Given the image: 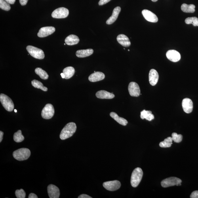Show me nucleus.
Instances as JSON below:
<instances>
[{
    "instance_id": "nucleus-1",
    "label": "nucleus",
    "mask_w": 198,
    "mask_h": 198,
    "mask_svg": "<svg viewBox=\"0 0 198 198\" xmlns=\"http://www.w3.org/2000/svg\"><path fill=\"white\" fill-rule=\"evenodd\" d=\"M77 128L76 125L73 122L67 124L61 131L60 136L61 140H65L71 137L76 131Z\"/></svg>"
},
{
    "instance_id": "nucleus-2",
    "label": "nucleus",
    "mask_w": 198,
    "mask_h": 198,
    "mask_svg": "<svg viewBox=\"0 0 198 198\" xmlns=\"http://www.w3.org/2000/svg\"><path fill=\"white\" fill-rule=\"evenodd\" d=\"M143 175L141 168L137 167L134 170L131 178V184L132 187H136L138 186L142 180Z\"/></svg>"
},
{
    "instance_id": "nucleus-3",
    "label": "nucleus",
    "mask_w": 198,
    "mask_h": 198,
    "mask_svg": "<svg viewBox=\"0 0 198 198\" xmlns=\"http://www.w3.org/2000/svg\"><path fill=\"white\" fill-rule=\"evenodd\" d=\"M13 156L18 161H23L28 159L31 155V151L28 149L22 148L14 151Z\"/></svg>"
},
{
    "instance_id": "nucleus-4",
    "label": "nucleus",
    "mask_w": 198,
    "mask_h": 198,
    "mask_svg": "<svg viewBox=\"0 0 198 198\" xmlns=\"http://www.w3.org/2000/svg\"><path fill=\"white\" fill-rule=\"evenodd\" d=\"M0 101L3 107L8 111H12L14 109V104L12 99L3 94L0 95Z\"/></svg>"
},
{
    "instance_id": "nucleus-5",
    "label": "nucleus",
    "mask_w": 198,
    "mask_h": 198,
    "mask_svg": "<svg viewBox=\"0 0 198 198\" xmlns=\"http://www.w3.org/2000/svg\"><path fill=\"white\" fill-rule=\"evenodd\" d=\"M27 50L29 54L34 58L42 60L45 58V54L42 50L32 46L27 47Z\"/></svg>"
},
{
    "instance_id": "nucleus-6",
    "label": "nucleus",
    "mask_w": 198,
    "mask_h": 198,
    "mask_svg": "<svg viewBox=\"0 0 198 198\" xmlns=\"http://www.w3.org/2000/svg\"><path fill=\"white\" fill-rule=\"evenodd\" d=\"M55 111L53 105L51 104H46L42 111V116L45 119H51L53 116Z\"/></svg>"
},
{
    "instance_id": "nucleus-7",
    "label": "nucleus",
    "mask_w": 198,
    "mask_h": 198,
    "mask_svg": "<svg viewBox=\"0 0 198 198\" xmlns=\"http://www.w3.org/2000/svg\"><path fill=\"white\" fill-rule=\"evenodd\" d=\"M182 183V180L176 177H171L165 179L161 182V186L163 187H167L175 186Z\"/></svg>"
},
{
    "instance_id": "nucleus-8",
    "label": "nucleus",
    "mask_w": 198,
    "mask_h": 198,
    "mask_svg": "<svg viewBox=\"0 0 198 198\" xmlns=\"http://www.w3.org/2000/svg\"><path fill=\"white\" fill-rule=\"evenodd\" d=\"M69 11L65 7H60L54 10L52 14V17L56 18H64L68 16Z\"/></svg>"
},
{
    "instance_id": "nucleus-9",
    "label": "nucleus",
    "mask_w": 198,
    "mask_h": 198,
    "mask_svg": "<svg viewBox=\"0 0 198 198\" xmlns=\"http://www.w3.org/2000/svg\"><path fill=\"white\" fill-rule=\"evenodd\" d=\"M103 186L107 190L114 191L119 189L121 186V183L117 180L108 181L103 183Z\"/></svg>"
},
{
    "instance_id": "nucleus-10",
    "label": "nucleus",
    "mask_w": 198,
    "mask_h": 198,
    "mask_svg": "<svg viewBox=\"0 0 198 198\" xmlns=\"http://www.w3.org/2000/svg\"><path fill=\"white\" fill-rule=\"evenodd\" d=\"M128 90L130 95L132 97H138L140 95V87L136 82H130L128 86Z\"/></svg>"
},
{
    "instance_id": "nucleus-11",
    "label": "nucleus",
    "mask_w": 198,
    "mask_h": 198,
    "mask_svg": "<svg viewBox=\"0 0 198 198\" xmlns=\"http://www.w3.org/2000/svg\"><path fill=\"white\" fill-rule=\"evenodd\" d=\"M55 31V28L52 27H42L40 29L37 33L38 37H44L52 35Z\"/></svg>"
},
{
    "instance_id": "nucleus-12",
    "label": "nucleus",
    "mask_w": 198,
    "mask_h": 198,
    "mask_svg": "<svg viewBox=\"0 0 198 198\" xmlns=\"http://www.w3.org/2000/svg\"><path fill=\"white\" fill-rule=\"evenodd\" d=\"M47 191L50 198H58L60 197V189L55 185L52 184L48 185Z\"/></svg>"
},
{
    "instance_id": "nucleus-13",
    "label": "nucleus",
    "mask_w": 198,
    "mask_h": 198,
    "mask_svg": "<svg viewBox=\"0 0 198 198\" xmlns=\"http://www.w3.org/2000/svg\"><path fill=\"white\" fill-rule=\"evenodd\" d=\"M142 13L145 19L149 22L155 23L158 21V18L156 15L149 10H143Z\"/></svg>"
},
{
    "instance_id": "nucleus-14",
    "label": "nucleus",
    "mask_w": 198,
    "mask_h": 198,
    "mask_svg": "<svg viewBox=\"0 0 198 198\" xmlns=\"http://www.w3.org/2000/svg\"><path fill=\"white\" fill-rule=\"evenodd\" d=\"M182 106L183 110L185 113H190L192 112L193 110V103L191 99L186 98L182 101Z\"/></svg>"
},
{
    "instance_id": "nucleus-15",
    "label": "nucleus",
    "mask_w": 198,
    "mask_h": 198,
    "mask_svg": "<svg viewBox=\"0 0 198 198\" xmlns=\"http://www.w3.org/2000/svg\"><path fill=\"white\" fill-rule=\"evenodd\" d=\"M166 57L168 60L173 62H177L181 59V55L175 50H168L166 53Z\"/></svg>"
},
{
    "instance_id": "nucleus-16",
    "label": "nucleus",
    "mask_w": 198,
    "mask_h": 198,
    "mask_svg": "<svg viewBox=\"0 0 198 198\" xmlns=\"http://www.w3.org/2000/svg\"><path fill=\"white\" fill-rule=\"evenodd\" d=\"M149 82L151 86H154L156 85L158 81L159 76L157 72L154 69H151L149 72Z\"/></svg>"
},
{
    "instance_id": "nucleus-17",
    "label": "nucleus",
    "mask_w": 198,
    "mask_h": 198,
    "mask_svg": "<svg viewBox=\"0 0 198 198\" xmlns=\"http://www.w3.org/2000/svg\"><path fill=\"white\" fill-rule=\"evenodd\" d=\"M105 78L104 74L100 72H96L92 74L88 77V80L91 82H95L102 81Z\"/></svg>"
},
{
    "instance_id": "nucleus-18",
    "label": "nucleus",
    "mask_w": 198,
    "mask_h": 198,
    "mask_svg": "<svg viewBox=\"0 0 198 198\" xmlns=\"http://www.w3.org/2000/svg\"><path fill=\"white\" fill-rule=\"evenodd\" d=\"M121 11V8L119 6L116 7L113 10L112 15L106 21V23L108 25L112 24L116 20Z\"/></svg>"
},
{
    "instance_id": "nucleus-19",
    "label": "nucleus",
    "mask_w": 198,
    "mask_h": 198,
    "mask_svg": "<svg viewBox=\"0 0 198 198\" xmlns=\"http://www.w3.org/2000/svg\"><path fill=\"white\" fill-rule=\"evenodd\" d=\"M97 98L102 99H111L115 97L113 93H110L105 90H100L97 92L96 94Z\"/></svg>"
},
{
    "instance_id": "nucleus-20",
    "label": "nucleus",
    "mask_w": 198,
    "mask_h": 198,
    "mask_svg": "<svg viewBox=\"0 0 198 198\" xmlns=\"http://www.w3.org/2000/svg\"><path fill=\"white\" fill-rule=\"evenodd\" d=\"M117 40L119 44L123 47H128L131 45V42L127 36L124 34H120L117 37Z\"/></svg>"
},
{
    "instance_id": "nucleus-21",
    "label": "nucleus",
    "mask_w": 198,
    "mask_h": 198,
    "mask_svg": "<svg viewBox=\"0 0 198 198\" xmlns=\"http://www.w3.org/2000/svg\"><path fill=\"white\" fill-rule=\"evenodd\" d=\"M65 43L67 45L72 46L79 43V39L78 37L74 35H71L67 37L65 39Z\"/></svg>"
},
{
    "instance_id": "nucleus-22",
    "label": "nucleus",
    "mask_w": 198,
    "mask_h": 198,
    "mask_svg": "<svg viewBox=\"0 0 198 198\" xmlns=\"http://www.w3.org/2000/svg\"><path fill=\"white\" fill-rule=\"evenodd\" d=\"M94 50L92 48L86 50H78L76 52V56L79 58H85L89 56L93 53Z\"/></svg>"
},
{
    "instance_id": "nucleus-23",
    "label": "nucleus",
    "mask_w": 198,
    "mask_h": 198,
    "mask_svg": "<svg viewBox=\"0 0 198 198\" xmlns=\"http://www.w3.org/2000/svg\"><path fill=\"white\" fill-rule=\"evenodd\" d=\"M110 115L111 117H112L113 119H114L115 121H116L120 125L123 126L127 125L128 123V121L127 120L123 118L119 117L117 113L114 112H111L110 113Z\"/></svg>"
},
{
    "instance_id": "nucleus-24",
    "label": "nucleus",
    "mask_w": 198,
    "mask_h": 198,
    "mask_svg": "<svg viewBox=\"0 0 198 198\" xmlns=\"http://www.w3.org/2000/svg\"><path fill=\"white\" fill-rule=\"evenodd\" d=\"M65 79H68L72 77L75 73V69L72 67H66L63 70Z\"/></svg>"
},
{
    "instance_id": "nucleus-25",
    "label": "nucleus",
    "mask_w": 198,
    "mask_h": 198,
    "mask_svg": "<svg viewBox=\"0 0 198 198\" xmlns=\"http://www.w3.org/2000/svg\"><path fill=\"white\" fill-rule=\"evenodd\" d=\"M140 117L142 119H146L149 121H152L154 119V116L151 111H149L143 110L141 112Z\"/></svg>"
},
{
    "instance_id": "nucleus-26",
    "label": "nucleus",
    "mask_w": 198,
    "mask_h": 198,
    "mask_svg": "<svg viewBox=\"0 0 198 198\" xmlns=\"http://www.w3.org/2000/svg\"><path fill=\"white\" fill-rule=\"evenodd\" d=\"M195 6L191 4L187 5L186 4H183L181 6V9L183 12L186 13H193L195 11Z\"/></svg>"
},
{
    "instance_id": "nucleus-27",
    "label": "nucleus",
    "mask_w": 198,
    "mask_h": 198,
    "mask_svg": "<svg viewBox=\"0 0 198 198\" xmlns=\"http://www.w3.org/2000/svg\"><path fill=\"white\" fill-rule=\"evenodd\" d=\"M35 72L37 75L39 76V77L42 79L43 80H47L49 77V76L45 71L43 70L41 68H37L35 69Z\"/></svg>"
},
{
    "instance_id": "nucleus-28",
    "label": "nucleus",
    "mask_w": 198,
    "mask_h": 198,
    "mask_svg": "<svg viewBox=\"0 0 198 198\" xmlns=\"http://www.w3.org/2000/svg\"><path fill=\"white\" fill-rule=\"evenodd\" d=\"M31 84L35 88L41 89L44 92H47L48 90V88L44 86L42 83L37 80H33L31 82Z\"/></svg>"
},
{
    "instance_id": "nucleus-29",
    "label": "nucleus",
    "mask_w": 198,
    "mask_h": 198,
    "mask_svg": "<svg viewBox=\"0 0 198 198\" xmlns=\"http://www.w3.org/2000/svg\"><path fill=\"white\" fill-rule=\"evenodd\" d=\"M172 138L168 137L165 139L163 141L160 143L159 146L161 147H170L172 144Z\"/></svg>"
},
{
    "instance_id": "nucleus-30",
    "label": "nucleus",
    "mask_w": 198,
    "mask_h": 198,
    "mask_svg": "<svg viewBox=\"0 0 198 198\" xmlns=\"http://www.w3.org/2000/svg\"><path fill=\"white\" fill-rule=\"evenodd\" d=\"M14 140L16 142H20L24 140V136L22 134V131L19 130L14 134Z\"/></svg>"
},
{
    "instance_id": "nucleus-31",
    "label": "nucleus",
    "mask_w": 198,
    "mask_h": 198,
    "mask_svg": "<svg viewBox=\"0 0 198 198\" xmlns=\"http://www.w3.org/2000/svg\"><path fill=\"white\" fill-rule=\"evenodd\" d=\"M185 22L187 24H192L194 26H198V18L195 17L186 18Z\"/></svg>"
},
{
    "instance_id": "nucleus-32",
    "label": "nucleus",
    "mask_w": 198,
    "mask_h": 198,
    "mask_svg": "<svg viewBox=\"0 0 198 198\" xmlns=\"http://www.w3.org/2000/svg\"><path fill=\"white\" fill-rule=\"evenodd\" d=\"M0 8L6 11H9L11 9L10 4L5 0H0Z\"/></svg>"
},
{
    "instance_id": "nucleus-33",
    "label": "nucleus",
    "mask_w": 198,
    "mask_h": 198,
    "mask_svg": "<svg viewBox=\"0 0 198 198\" xmlns=\"http://www.w3.org/2000/svg\"><path fill=\"white\" fill-rule=\"evenodd\" d=\"M173 141L176 143H180L182 141L183 136L182 135L178 134L176 132H174L172 134Z\"/></svg>"
},
{
    "instance_id": "nucleus-34",
    "label": "nucleus",
    "mask_w": 198,
    "mask_h": 198,
    "mask_svg": "<svg viewBox=\"0 0 198 198\" xmlns=\"http://www.w3.org/2000/svg\"><path fill=\"white\" fill-rule=\"evenodd\" d=\"M15 195L17 198H25L26 197V192L23 189L17 190L15 191Z\"/></svg>"
},
{
    "instance_id": "nucleus-35",
    "label": "nucleus",
    "mask_w": 198,
    "mask_h": 198,
    "mask_svg": "<svg viewBox=\"0 0 198 198\" xmlns=\"http://www.w3.org/2000/svg\"><path fill=\"white\" fill-rule=\"evenodd\" d=\"M190 197L191 198H198V191H193L190 196Z\"/></svg>"
},
{
    "instance_id": "nucleus-36",
    "label": "nucleus",
    "mask_w": 198,
    "mask_h": 198,
    "mask_svg": "<svg viewBox=\"0 0 198 198\" xmlns=\"http://www.w3.org/2000/svg\"><path fill=\"white\" fill-rule=\"evenodd\" d=\"M111 1V0H100L98 4L100 6H102L108 3Z\"/></svg>"
},
{
    "instance_id": "nucleus-37",
    "label": "nucleus",
    "mask_w": 198,
    "mask_h": 198,
    "mask_svg": "<svg viewBox=\"0 0 198 198\" xmlns=\"http://www.w3.org/2000/svg\"><path fill=\"white\" fill-rule=\"evenodd\" d=\"M28 0H19L20 3L22 6L26 5Z\"/></svg>"
},
{
    "instance_id": "nucleus-38",
    "label": "nucleus",
    "mask_w": 198,
    "mask_h": 198,
    "mask_svg": "<svg viewBox=\"0 0 198 198\" xmlns=\"http://www.w3.org/2000/svg\"><path fill=\"white\" fill-rule=\"evenodd\" d=\"M78 198H92L90 196L86 194H82L79 196Z\"/></svg>"
},
{
    "instance_id": "nucleus-39",
    "label": "nucleus",
    "mask_w": 198,
    "mask_h": 198,
    "mask_svg": "<svg viewBox=\"0 0 198 198\" xmlns=\"http://www.w3.org/2000/svg\"><path fill=\"white\" fill-rule=\"evenodd\" d=\"M38 197L37 195L33 193H31L29 195L28 198H37Z\"/></svg>"
},
{
    "instance_id": "nucleus-40",
    "label": "nucleus",
    "mask_w": 198,
    "mask_h": 198,
    "mask_svg": "<svg viewBox=\"0 0 198 198\" xmlns=\"http://www.w3.org/2000/svg\"><path fill=\"white\" fill-rule=\"evenodd\" d=\"M10 4H14L16 0H5Z\"/></svg>"
},
{
    "instance_id": "nucleus-41",
    "label": "nucleus",
    "mask_w": 198,
    "mask_h": 198,
    "mask_svg": "<svg viewBox=\"0 0 198 198\" xmlns=\"http://www.w3.org/2000/svg\"><path fill=\"white\" fill-rule=\"evenodd\" d=\"M3 134L4 133L2 131H0V142H1L3 140Z\"/></svg>"
},
{
    "instance_id": "nucleus-42",
    "label": "nucleus",
    "mask_w": 198,
    "mask_h": 198,
    "mask_svg": "<svg viewBox=\"0 0 198 198\" xmlns=\"http://www.w3.org/2000/svg\"><path fill=\"white\" fill-rule=\"evenodd\" d=\"M61 76H62V77L63 79L65 78V75H64V74L63 73H61Z\"/></svg>"
},
{
    "instance_id": "nucleus-43",
    "label": "nucleus",
    "mask_w": 198,
    "mask_h": 198,
    "mask_svg": "<svg viewBox=\"0 0 198 198\" xmlns=\"http://www.w3.org/2000/svg\"><path fill=\"white\" fill-rule=\"evenodd\" d=\"M151 1L153 2H157L158 0H151Z\"/></svg>"
},
{
    "instance_id": "nucleus-44",
    "label": "nucleus",
    "mask_w": 198,
    "mask_h": 198,
    "mask_svg": "<svg viewBox=\"0 0 198 198\" xmlns=\"http://www.w3.org/2000/svg\"><path fill=\"white\" fill-rule=\"evenodd\" d=\"M14 111L15 112H17V110H16V109H14Z\"/></svg>"
},
{
    "instance_id": "nucleus-45",
    "label": "nucleus",
    "mask_w": 198,
    "mask_h": 198,
    "mask_svg": "<svg viewBox=\"0 0 198 198\" xmlns=\"http://www.w3.org/2000/svg\"><path fill=\"white\" fill-rule=\"evenodd\" d=\"M64 45H66V43H64Z\"/></svg>"
}]
</instances>
